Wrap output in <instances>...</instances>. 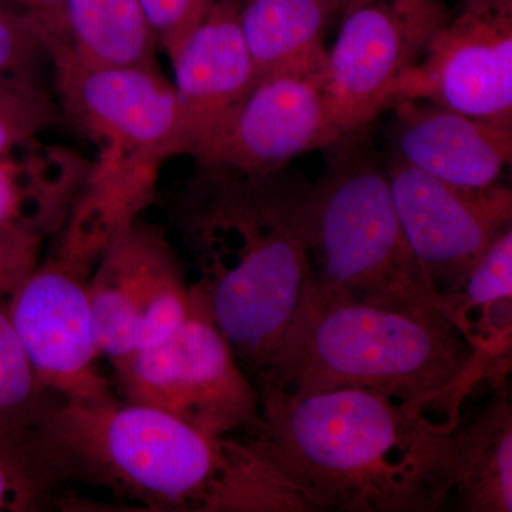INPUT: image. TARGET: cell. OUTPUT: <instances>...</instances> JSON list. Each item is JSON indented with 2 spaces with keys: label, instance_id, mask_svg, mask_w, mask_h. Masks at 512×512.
<instances>
[{
  "label": "cell",
  "instance_id": "cell-10",
  "mask_svg": "<svg viewBox=\"0 0 512 512\" xmlns=\"http://www.w3.org/2000/svg\"><path fill=\"white\" fill-rule=\"evenodd\" d=\"M100 355L110 363L168 338L191 311V282L163 228L140 220L121 227L89 281Z\"/></svg>",
  "mask_w": 512,
  "mask_h": 512
},
{
  "label": "cell",
  "instance_id": "cell-21",
  "mask_svg": "<svg viewBox=\"0 0 512 512\" xmlns=\"http://www.w3.org/2000/svg\"><path fill=\"white\" fill-rule=\"evenodd\" d=\"M66 478L37 426H0V512H32L59 505L57 490Z\"/></svg>",
  "mask_w": 512,
  "mask_h": 512
},
{
  "label": "cell",
  "instance_id": "cell-6",
  "mask_svg": "<svg viewBox=\"0 0 512 512\" xmlns=\"http://www.w3.org/2000/svg\"><path fill=\"white\" fill-rule=\"evenodd\" d=\"M64 116L99 147L87 191L138 215L153 201L158 170L187 154L188 134L174 84L157 67L90 66L47 36Z\"/></svg>",
  "mask_w": 512,
  "mask_h": 512
},
{
  "label": "cell",
  "instance_id": "cell-9",
  "mask_svg": "<svg viewBox=\"0 0 512 512\" xmlns=\"http://www.w3.org/2000/svg\"><path fill=\"white\" fill-rule=\"evenodd\" d=\"M326 46L259 77L214 136L195 151L197 165L261 175L343 137L326 90Z\"/></svg>",
  "mask_w": 512,
  "mask_h": 512
},
{
  "label": "cell",
  "instance_id": "cell-20",
  "mask_svg": "<svg viewBox=\"0 0 512 512\" xmlns=\"http://www.w3.org/2000/svg\"><path fill=\"white\" fill-rule=\"evenodd\" d=\"M345 0H239V20L256 80L279 64L325 46Z\"/></svg>",
  "mask_w": 512,
  "mask_h": 512
},
{
  "label": "cell",
  "instance_id": "cell-24",
  "mask_svg": "<svg viewBox=\"0 0 512 512\" xmlns=\"http://www.w3.org/2000/svg\"><path fill=\"white\" fill-rule=\"evenodd\" d=\"M59 120L39 82L0 84V156Z\"/></svg>",
  "mask_w": 512,
  "mask_h": 512
},
{
  "label": "cell",
  "instance_id": "cell-14",
  "mask_svg": "<svg viewBox=\"0 0 512 512\" xmlns=\"http://www.w3.org/2000/svg\"><path fill=\"white\" fill-rule=\"evenodd\" d=\"M389 156L466 188L500 184L512 157V128L494 126L429 101L394 103Z\"/></svg>",
  "mask_w": 512,
  "mask_h": 512
},
{
  "label": "cell",
  "instance_id": "cell-19",
  "mask_svg": "<svg viewBox=\"0 0 512 512\" xmlns=\"http://www.w3.org/2000/svg\"><path fill=\"white\" fill-rule=\"evenodd\" d=\"M60 40L90 66L156 67L157 40L138 0H64Z\"/></svg>",
  "mask_w": 512,
  "mask_h": 512
},
{
  "label": "cell",
  "instance_id": "cell-17",
  "mask_svg": "<svg viewBox=\"0 0 512 512\" xmlns=\"http://www.w3.org/2000/svg\"><path fill=\"white\" fill-rule=\"evenodd\" d=\"M470 424L453 436V495L458 510L512 511V406L504 384Z\"/></svg>",
  "mask_w": 512,
  "mask_h": 512
},
{
  "label": "cell",
  "instance_id": "cell-22",
  "mask_svg": "<svg viewBox=\"0 0 512 512\" xmlns=\"http://www.w3.org/2000/svg\"><path fill=\"white\" fill-rule=\"evenodd\" d=\"M50 397L37 380L10 319L8 298L0 295V426L36 427Z\"/></svg>",
  "mask_w": 512,
  "mask_h": 512
},
{
  "label": "cell",
  "instance_id": "cell-23",
  "mask_svg": "<svg viewBox=\"0 0 512 512\" xmlns=\"http://www.w3.org/2000/svg\"><path fill=\"white\" fill-rule=\"evenodd\" d=\"M45 30L15 0H0V84L37 82Z\"/></svg>",
  "mask_w": 512,
  "mask_h": 512
},
{
  "label": "cell",
  "instance_id": "cell-3",
  "mask_svg": "<svg viewBox=\"0 0 512 512\" xmlns=\"http://www.w3.org/2000/svg\"><path fill=\"white\" fill-rule=\"evenodd\" d=\"M507 372L481 355L439 305L328 298L303 289L284 338L256 373L281 393L370 390L457 426L478 383Z\"/></svg>",
  "mask_w": 512,
  "mask_h": 512
},
{
  "label": "cell",
  "instance_id": "cell-7",
  "mask_svg": "<svg viewBox=\"0 0 512 512\" xmlns=\"http://www.w3.org/2000/svg\"><path fill=\"white\" fill-rule=\"evenodd\" d=\"M111 365L124 400L208 436L248 431L259 419L258 392L194 288L190 313L168 338Z\"/></svg>",
  "mask_w": 512,
  "mask_h": 512
},
{
  "label": "cell",
  "instance_id": "cell-28",
  "mask_svg": "<svg viewBox=\"0 0 512 512\" xmlns=\"http://www.w3.org/2000/svg\"><path fill=\"white\" fill-rule=\"evenodd\" d=\"M461 12H512V0H460Z\"/></svg>",
  "mask_w": 512,
  "mask_h": 512
},
{
  "label": "cell",
  "instance_id": "cell-29",
  "mask_svg": "<svg viewBox=\"0 0 512 512\" xmlns=\"http://www.w3.org/2000/svg\"><path fill=\"white\" fill-rule=\"evenodd\" d=\"M363 0H345V5H343L342 15L345 12H348L349 9L355 8L356 5H359Z\"/></svg>",
  "mask_w": 512,
  "mask_h": 512
},
{
  "label": "cell",
  "instance_id": "cell-8",
  "mask_svg": "<svg viewBox=\"0 0 512 512\" xmlns=\"http://www.w3.org/2000/svg\"><path fill=\"white\" fill-rule=\"evenodd\" d=\"M100 254L60 232L55 252L37 262L8 298L10 319L43 389L67 400L111 394L99 372L89 281Z\"/></svg>",
  "mask_w": 512,
  "mask_h": 512
},
{
  "label": "cell",
  "instance_id": "cell-12",
  "mask_svg": "<svg viewBox=\"0 0 512 512\" xmlns=\"http://www.w3.org/2000/svg\"><path fill=\"white\" fill-rule=\"evenodd\" d=\"M384 161L407 244L436 291L446 295L511 227V190L457 187L392 156Z\"/></svg>",
  "mask_w": 512,
  "mask_h": 512
},
{
  "label": "cell",
  "instance_id": "cell-4",
  "mask_svg": "<svg viewBox=\"0 0 512 512\" xmlns=\"http://www.w3.org/2000/svg\"><path fill=\"white\" fill-rule=\"evenodd\" d=\"M67 478L82 477L147 511L248 512L247 448L154 407L50 397L37 423Z\"/></svg>",
  "mask_w": 512,
  "mask_h": 512
},
{
  "label": "cell",
  "instance_id": "cell-1",
  "mask_svg": "<svg viewBox=\"0 0 512 512\" xmlns=\"http://www.w3.org/2000/svg\"><path fill=\"white\" fill-rule=\"evenodd\" d=\"M244 443L295 511L433 512L453 495L458 426L363 389H258Z\"/></svg>",
  "mask_w": 512,
  "mask_h": 512
},
{
  "label": "cell",
  "instance_id": "cell-27",
  "mask_svg": "<svg viewBox=\"0 0 512 512\" xmlns=\"http://www.w3.org/2000/svg\"><path fill=\"white\" fill-rule=\"evenodd\" d=\"M15 2L36 19L46 35L63 39L64 0H15Z\"/></svg>",
  "mask_w": 512,
  "mask_h": 512
},
{
  "label": "cell",
  "instance_id": "cell-25",
  "mask_svg": "<svg viewBox=\"0 0 512 512\" xmlns=\"http://www.w3.org/2000/svg\"><path fill=\"white\" fill-rule=\"evenodd\" d=\"M215 0H138L157 45L174 60Z\"/></svg>",
  "mask_w": 512,
  "mask_h": 512
},
{
  "label": "cell",
  "instance_id": "cell-18",
  "mask_svg": "<svg viewBox=\"0 0 512 512\" xmlns=\"http://www.w3.org/2000/svg\"><path fill=\"white\" fill-rule=\"evenodd\" d=\"M444 311L474 348L504 372L511 352L512 225L494 239L453 291L441 296Z\"/></svg>",
  "mask_w": 512,
  "mask_h": 512
},
{
  "label": "cell",
  "instance_id": "cell-5",
  "mask_svg": "<svg viewBox=\"0 0 512 512\" xmlns=\"http://www.w3.org/2000/svg\"><path fill=\"white\" fill-rule=\"evenodd\" d=\"M370 127L325 148L328 164L309 192L305 289L328 298L443 308L404 237Z\"/></svg>",
  "mask_w": 512,
  "mask_h": 512
},
{
  "label": "cell",
  "instance_id": "cell-13",
  "mask_svg": "<svg viewBox=\"0 0 512 512\" xmlns=\"http://www.w3.org/2000/svg\"><path fill=\"white\" fill-rule=\"evenodd\" d=\"M402 100L512 128V12H460L448 20L393 84L387 109Z\"/></svg>",
  "mask_w": 512,
  "mask_h": 512
},
{
  "label": "cell",
  "instance_id": "cell-16",
  "mask_svg": "<svg viewBox=\"0 0 512 512\" xmlns=\"http://www.w3.org/2000/svg\"><path fill=\"white\" fill-rule=\"evenodd\" d=\"M93 163L36 137L0 156V231L35 237L62 231L89 183Z\"/></svg>",
  "mask_w": 512,
  "mask_h": 512
},
{
  "label": "cell",
  "instance_id": "cell-11",
  "mask_svg": "<svg viewBox=\"0 0 512 512\" xmlns=\"http://www.w3.org/2000/svg\"><path fill=\"white\" fill-rule=\"evenodd\" d=\"M450 19L443 0H363L343 13L326 57V90L343 136L372 126L393 84Z\"/></svg>",
  "mask_w": 512,
  "mask_h": 512
},
{
  "label": "cell",
  "instance_id": "cell-2",
  "mask_svg": "<svg viewBox=\"0 0 512 512\" xmlns=\"http://www.w3.org/2000/svg\"><path fill=\"white\" fill-rule=\"evenodd\" d=\"M311 185L289 168L251 175L195 164L175 200L173 220L198 271L192 288L254 375L284 338L308 281Z\"/></svg>",
  "mask_w": 512,
  "mask_h": 512
},
{
  "label": "cell",
  "instance_id": "cell-26",
  "mask_svg": "<svg viewBox=\"0 0 512 512\" xmlns=\"http://www.w3.org/2000/svg\"><path fill=\"white\" fill-rule=\"evenodd\" d=\"M43 239L18 231H0V295L13 289L39 262Z\"/></svg>",
  "mask_w": 512,
  "mask_h": 512
},
{
  "label": "cell",
  "instance_id": "cell-15",
  "mask_svg": "<svg viewBox=\"0 0 512 512\" xmlns=\"http://www.w3.org/2000/svg\"><path fill=\"white\" fill-rule=\"evenodd\" d=\"M175 92L194 156L256 83L239 20V0H215L174 60Z\"/></svg>",
  "mask_w": 512,
  "mask_h": 512
}]
</instances>
